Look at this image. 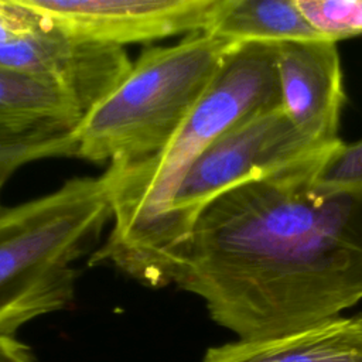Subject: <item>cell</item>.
<instances>
[{
  "instance_id": "6da1fadb",
  "label": "cell",
  "mask_w": 362,
  "mask_h": 362,
  "mask_svg": "<svg viewBox=\"0 0 362 362\" xmlns=\"http://www.w3.org/2000/svg\"><path fill=\"white\" fill-rule=\"evenodd\" d=\"M338 144L225 191L182 245L171 283L239 339L296 334L362 301V185L320 181Z\"/></svg>"
},
{
  "instance_id": "7a4b0ae2",
  "label": "cell",
  "mask_w": 362,
  "mask_h": 362,
  "mask_svg": "<svg viewBox=\"0 0 362 362\" xmlns=\"http://www.w3.org/2000/svg\"><path fill=\"white\" fill-rule=\"evenodd\" d=\"M281 106L276 44H238L173 139L154 156L107 165L112 229L90 264H109L151 286L153 255L171 199L198 156L243 119Z\"/></svg>"
},
{
  "instance_id": "3957f363",
  "label": "cell",
  "mask_w": 362,
  "mask_h": 362,
  "mask_svg": "<svg viewBox=\"0 0 362 362\" xmlns=\"http://www.w3.org/2000/svg\"><path fill=\"white\" fill-rule=\"evenodd\" d=\"M109 221L103 174L71 178L41 197L0 206V338L72 303L75 263Z\"/></svg>"
},
{
  "instance_id": "277c9868",
  "label": "cell",
  "mask_w": 362,
  "mask_h": 362,
  "mask_svg": "<svg viewBox=\"0 0 362 362\" xmlns=\"http://www.w3.org/2000/svg\"><path fill=\"white\" fill-rule=\"evenodd\" d=\"M236 45L211 33H195L173 45L146 48L123 79L82 116L75 129V157L123 165L157 154Z\"/></svg>"
},
{
  "instance_id": "5b68a950",
  "label": "cell",
  "mask_w": 362,
  "mask_h": 362,
  "mask_svg": "<svg viewBox=\"0 0 362 362\" xmlns=\"http://www.w3.org/2000/svg\"><path fill=\"white\" fill-rule=\"evenodd\" d=\"M331 146L303 134L281 106L260 110L219 136L191 164L171 199L156 239L151 287L171 284L182 245L198 215L216 197Z\"/></svg>"
},
{
  "instance_id": "8992f818",
  "label": "cell",
  "mask_w": 362,
  "mask_h": 362,
  "mask_svg": "<svg viewBox=\"0 0 362 362\" xmlns=\"http://www.w3.org/2000/svg\"><path fill=\"white\" fill-rule=\"evenodd\" d=\"M66 35L123 47L206 33L219 0H21Z\"/></svg>"
},
{
  "instance_id": "52a82bcc",
  "label": "cell",
  "mask_w": 362,
  "mask_h": 362,
  "mask_svg": "<svg viewBox=\"0 0 362 362\" xmlns=\"http://www.w3.org/2000/svg\"><path fill=\"white\" fill-rule=\"evenodd\" d=\"M130 66L123 47L72 38L44 17L34 30L0 45V68L59 86L83 115L123 79Z\"/></svg>"
},
{
  "instance_id": "ba28073f",
  "label": "cell",
  "mask_w": 362,
  "mask_h": 362,
  "mask_svg": "<svg viewBox=\"0 0 362 362\" xmlns=\"http://www.w3.org/2000/svg\"><path fill=\"white\" fill-rule=\"evenodd\" d=\"M337 44L328 38L276 44L281 107L303 134L321 144L341 141L345 92Z\"/></svg>"
},
{
  "instance_id": "9c48e42d",
  "label": "cell",
  "mask_w": 362,
  "mask_h": 362,
  "mask_svg": "<svg viewBox=\"0 0 362 362\" xmlns=\"http://www.w3.org/2000/svg\"><path fill=\"white\" fill-rule=\"evenodd\" d=\"M81 106L59 86L0 68V146L38 160L75 157Z\"/></svg>"
},
{
  "instance_id": "30bf717a",
  "label": "cell",
  "mask_w": 362,
  "mask_h": 362,
  "mask_svg": "<svg viewBox=\"0 0 362 362\" xmlns=\"http://www.w3.org/2000/svg\"><path fill=\"white\" fill-rule=\"evenodd\" d=\"M202 362H362V335L354 317H338L284 337L212 346Z\"/></svg>"
},
{
  "instance_id": "8fae6325",
  "label": "cell",
  "mask_w": 362,
  "mask_h": 362,
  "mask_svg": "<svg viewBox=\"0 0 362 362\" xmlns=\"http://www.w3.org/2000/svg\"><path fill=\"white\" fill-rule=\"evenodd\" d=\"M206 33L238 44H279L321 37L296 0H219Z\"/></svg>"
},
{
  "instance_id": "7c38bea8",
  "label": "cell",
  "mask_w": 362,
  "mask_h": 362,
  "mask_svg": "<svg viewBox=\"0 0 362 362\" xmlns=\"http://www.w3.org/2000/svg\"><path fill=\"white\" fill-rule=\"evenodd\" d=\"M310 25L324 38L339 41L362 34V0H296Z\"/></svg>"
},
{
  "instance_id": "4fadbf2b",
  "label": "cell",
  "mask_w": 362,
  "mask_h": 362,
  "mask_svg": "<svg viewBox=\"0 0 362 362\" xmlns=\"http://www.w3.org/2000/svg\"><path fill=\"white\" fill-rule=\"evenodd\" d=\"M320 181L329 187L362 185V140L341 143L324 160Z\"/></svg>"
},
{
  "instance_id": "5bb4252c",
  "label": "cell",
  "mask_w": 362,
  "mask_h": 362,
  "mask_svg": "<svg viewBox=\"0 0 362 362\" xmlns=\"http://www.w3.org/2000/svg\"><path fill=\"white\" fill-rule=\"evenodd\" d=\"M0 362H37L31 348L17 337L0 338Z\"/></svg>"
},
{
  "instance_id": "9a60e30c",
  "label": "cell",
  "mask_w": 362,
  "mask_h": 362,
  "mask_svg": "<svg viewBox=\"0 0 362 362\" xmlns=\"http://www.w3.org/2000/svg\"><path fill=\"white\" fill-rule=\"evenodd\" d=\"M354 318H355V324H356V327H358V329L362 335V315H358V317H354Z\"/></svg>"
},
{
  "instance_id": "2e32d148",
  "label": "cell",
  "mask_w": 362,
  "mask_h": 362,
  "mask_svg": "<svg viewBox=\"0 0 362 362\" xmlns=\"http://www.w3.org/2000/svg\"><path fill=\"white\" fill-rule=\"evenodd\" d=\"M0 206H1V204H0Z\"/></svg>"
}]
</instances>
